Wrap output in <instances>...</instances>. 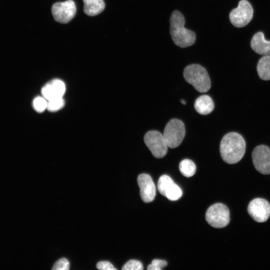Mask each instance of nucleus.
<instances>
[{"label": "nucleus", "instance_id": "1", "mask_svg": "<svg viewBox=\"0 0 270 270\" xmlns=\"http://www.w3.org/2000/svg\"><path fill=\"white\" fill-rule=\"evenodd\" d=\"M244 138L236 132H229L224 136L220 144V154L223 160L228 164L240 162L246 151Z\"/></svg>", "mask_w": 270, "mask_h": 270}, {"label": "nucleus", "instance_id": "3", "mask_svg": "<svg viewBox=\"0 0 270 270\" xmlns=\"http://www.w3.org/2000/svg\"><path fill=\"white\" fill-rule=\"evenodd\" d=\"M185 80L200 92H206L210 88V80L204 68L198 64L186 66L184 70Z\"/></svg>", "mask_w": 270, "mask_h": 270}, {"label": "nucleus", "instance_id": "8", "mask_svg": "<svg viewBox=\"0 0 270 270\" xmlns=\"http://www.w3.org/2000/svg\"><path fill=\"white\" fill-rule=\"evenodd\" d=\"M76 11L75 3L72 0L56 2L52 8V12L54 19L62 24L70 22L74 16Z\"/></svg>", "mask_w": 270, "mask_h": 270}, {"label": "nucleus", "instance_id": "9", "mask_svg": "<svg viewBox=\"0 0 270 270\" xmlns=\"http://www.w3.org/2000/svg\"><path fill=\"white\" fill-rule=\"evenodd\" d=\"M252 160L255 168L264 174H270V149L265 145L256 146L252 151Z\"/></svg>", "mask_w": 270, "mask_h": 270}, {"label": "nucleus", "instance_id": "22", "mask_svg": "<svg viewBox=\"0 0 270 270\" xmlns=\"http://www.w3.org/2000/svg\"><path fill=\"white\" fill-rule=\"evenodd\" d=\"M144 268L142 263L136 260H130L122 267V270H142Z\"/></svg>", "mask_w": 270, "mask_h": 270}, {"label": "nucleus", "instance_id": "25", "mask_svg": "<svg viewBox=\"0 0 270 270\" xmlns=\"http://www.w3.org/2000/svg\"><path fill=\"white\" fill-rule=\"evenodd\" d=\"M96 267L100 270H116L112 264L108 261H100L96 264Z\"/></svg>", "mask_w": 270, "mask_h": 270}, {"label": "nucleus", "instance_id": "4", "mask_svg": "<svg viewBox=\"0 0 270 270\" xmlns=\"http://www.w3.org/2000/svg\"><path fill=\"white\" fill-rule=\"evenodd\" d=\"M186 134L184 122L178 119H171L166 124L163 136L168 147L174 148L179 146Z\"/></svg>", "mask_w": 270, "mask_h": 270}, {"label": "nucleus", "instance_id": "11", "mask_svg": "<svg viewBox=\"0 0 270 270\" xmlns=\"http://www.w3.org/2000/svg\"><path fill=\"white\" fill-rule=\"evenodd\" d=\"M137 182L143 202L146 203L152 202L156 196V190L151 176L146 174H140L138 177Z\"/></svg>", "mask_w": 270, "mask_h": 270}, {"label": "nucleus", "instance_id": "23", "mask_svg": "<svg viewBox=\"0 0 270 270\" xmlns=\"http://www.w3.org/2000/svg\"><path fill=\"white\" fill-rule=\"evenodd\" d=\"M70 268V262L66 258H61L54 264L52 270H68Z\"/></svg>", "mask_w": 270, "mask_h": 270}, {"label": "nucleus", "instance_id": "6", "mask_svg": "<svg viewBox=\"0 0 270 270\" xmlns=\"http://www.w3.org/2000/svg\"><path fill=\"white\" fill-rule=\"evenodd\" d=\"M253 14L254 10L250 4L246 0H241L238 6L230 12V20L234 26L244 27L252 20Z\"/></svg>", "mask_w": 270, "mask_h": 270}, {"label": "nucleus", "instance_id": "12", "mask_svg": "<svg viewBox=\"0 0 270 270\" xmlns=\"http://www.w3.org/2000/svg\"><path fill=\"white\" fill-rule=\"evenodd\" d=\"M66 85L60 80L54 79L46 84L42 89V96L47 100L62 98L66 92Z\"/></svg>", "mask_w": 270, "mask_h": 270}, {"label": "nucleus", "instance_id": "21", "mask_svg": "<svg viewBox=\"0 0 270 270\" xmlns=\"http://www.w3.org/2000/svg\"><path fill=\"white\" fill-rule=\"evenodd\" d=\"M64 101L62 98L48 100L47 110L52 112L58 111L64 106Z\"/></svg>", "mask_w": 270, "mask_h": 270}, {"label": "nucleus", "instance_id": "10", "mask_svg": "<svg viewBox=\"0 0 270 270\" xmlns=\"http://www.w3.org/2000/svg\"><path fill=\"white\" fill-rule=\"evenodd\" d=\"M247 210L253 220L258 222H266L270 216V204L262 198H256L250 201Z\"/></svg>", "mask_w": 270, "mask_h": 270}, {"label": "nucleus", "instance_id": "14", "mask_svg": "<svg viewBox=\"0 0 270 270\" xmlns=\"http://www.w3.org/2000/svg\"><path fill=\"white\" fill-rule=\"evenodd\" d=\"M194 107L198 114L206 115L210 114L214 106V102L210 96L202 95L196 99Z\"/></svg>", "mask_w": 270, "mask_h": 270}, {"label": "nucleus", "instance_id": "19", "mask_svg": "<svg viewBox=\"0 0 270 270\" xmlns=\"http://www.w3.org/2000/svg\"><path fill=\"white\" fill-rule=\"evenodd\" d=\"M182 194L181 188L174 182L166 190L165 196L170 200L175 201L179 200Z\"/></svg>", "mask_w": 270, "mask_h": 270}, {"label": "nucleus", "instance_id": "18", "mask_svg": "<svg viewBox=\"0 0 270 270\" xmlns=\"http://www.w3.org/2000/svg\"><path fill=\"white\" fill-rule=\"evenodd\" d=\"M174 183V180L168 176L166 174L162 176L159 178L158 182V189L159 192L165 196L166 190Z\"/></svg>", "mask_w": 270, "mask_h": 270}, {"label": "nucleus", "instance_id": "5", "mask_svg": "<svg viewBox=\"0 0 270 270\" xmlns=\"http://www.w3.org/2000/svg\"><path fill=\"white\" fill-rule=\"evenodd\" d=\"M206 220L214 228H224L230 221L229 210L223 204H214L208 208L206 213Z\"/></svg>", "mask_w": 270, "mask_h": 270}, {"label": "nucleus", "instance_id": "17", "mask_svg": "<svg viewBox=\"0 0 270 270\" xmlns=\"http://www.w3.org/2000/svg\"><path fill=\"white\" fill-rule=\"evenodd\" d=\"M179 169L183 176L190 178L195 174L196 166L192 160L189 159H184L180 163Z\"/></svg>", "mask_w": 270, "mask_h": 270}, {"label": "nucleus", "instance_id": "26", "mask_svg": "<svg viewBox=\"0 0 270 270\" xmlns=\"http://www.w3.org/2000/svg\"><path fill=\"white\" fill-rule=\"evenodd\" d=\"M180 102L182 104H186V102L185 100H180Z\"/></svg>", "mask_w": 270, "mask_h": 270}, {"label": "nucleus", "instance_id": "2", "mask_svg": "<svg viewBox=\"0 0 270 270\" xmlns=\"http://www.w3.org/2000/svg\"><path fill=\"white\" fill-rule=\"evenodd\" d=\"M185 20L184 16L178 10L174 11L170 18V32L174 43L184 48L194 44L195 33L184 27Z\"/></svg>", "mask_w": 270, "mask_h": 270}, {"label": "nucleus", "instance_id": "20", "mask_svg": "<svg viewBox=\"0 0 270 270\" xmlns=\"http://www.w3.org/2000/svg\"><path fill=\"white\" fill-rule=\"evenodd\" d=\"M32 106L38 112H42L47 110L48 100L42 96L36 97L32 101Z\"/></svg>", "mask_w": 270, "mask_h": 270}, {"label": "nucleus", "instance_id": "13", "mask_svg": "<svg viewBox=\"0 0 270 270\" xmlns=\"http://www.w3.org/2000/svg\"><path fill=\"white\" fill-rule=\"evenodd\" d=\"M250 46L258 54L270 55V41L265 40L262 32H258L254 35L251 40Z\"/></svg>", "mask_w": 270, "mask_h": 270}, {"label": "nucleus", "instance_id": "16", "mask_svg": "<svg viewBox=\"0 0 270 270\" xmlns=\"http://www.w3.org/2000/svg\"><path fill=\"white\" fill-rule=\"evenodd\" d=\"M257 72L262 80H270V55L264 56L259 60Z\"/></svg>", "mask_w": 270, "mask_h": 270}, {"label": "nucleus", "instance_id": "7", "mask_svg": "<svg viewBox=\"0 0 270 270\" xmlns=\"http://www.w3.org/2000/svg\"><path fill=\"white\" fill-rule=\"evenodd\" d=\"M144 140L146 145L155 158H162L166 154L168 146L163 134L159 132H148L145 134Z\"/></svg>", "mask_w": 270, "mask_h": 270}, {"label": "nucleus", "instance_id": "15", "mask_svg": "<svg viewBox=\"0 0 270 270\" xmlns=\"http://www.w3.org/2000/svg\"><path fill=\"white\" fill-rule=\"evenodd\" d=\"M84 11L89 16H94L102 12L104 9L103 0H83Z\"/></svg>", "mask_w": 270, "mask_h": 270}, {"label": "nucleus", "instance_id": "24", "mask_svg": "<svg viewBox=\"0 0 270 270\" xmlns=\"http://www.w3.org/2000/svg\"><path fill=\"white\" fill-rule=\"evenodd\" d=\"M167 266V262L164 260L154 259L147 268L148 270H161Z\"/></svg>", "mask_w": 270, "mask_h": 270}]
</instances>
